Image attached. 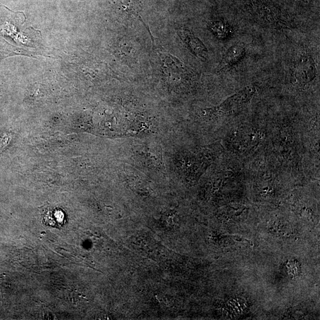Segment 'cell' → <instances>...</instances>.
I'll use <instances>...</instances> for the list:
<instances>
[{"label": "cell", "mask_w": 320, "mask_h": 320, "mask_svg": "<svg viewBox=\"0 0 320 320\" xmlns=\"http://www.w3.org/2000/svg\"><path fill=\"white\" fill-rule=\"evenodd\" d=\"M293 79L295 83L308 84L314 79L316 76L315 65L310 54L307 52H302L295 62Z\"/></svg>", "instance_id": "1"}, {"label": "cell", "mask_w": 320, "mask_h": 320, "mask_svg": "<svg viewBox=\"0 0 320 320\" xmlns=\"http://www.w3.org/2000/svg\"><path fill=\"white\" fill-rule=\"evenodd\" d=\"M179 34L189 50L193 55L198 58L205 59L207 52V48L199 39L193 36L191 31L187 29L180 30L179 31Z\"/></svg>", "instance_id": "2"}, {"label": "cell", "mask_w": 320, "mask_h": 320, "mask_svg": "<svg viewBox=\"0 0 320 320\" xmlns=\"http://www.w3.org/2000/svg\"><path fill=\"white\" fill-rule=\"evenodd\" d=\"M245 53V46L243 44H238L232 46L226 54L220 65V70H223L236 64L243 57Z\"/></svg>", "instance_id": "3"}, {"label": "cell", "mask_w": 320, "mask_h": 320, "mask_svg": "<svg viewBox=\"0 0 320 320\" xmlns=\"http://www.w3.org/2000/svg\"><path fill=\"white\" fill-rule=\"evenodd\" d=\"M260 8L256 10V16H258L260 20H266L267 23L273 24L277 26H286V23H284V20L281 16L279 12H276L275 9L269 8V6L264 5H259Z\"/></svg>", "instance_id": "4"}, {"label": "cell", "mask_w": 320, "mask_h": 320, "mask_svg": "<svg viewBox=\"0 0 320 320\" xmlns=\"http://www.w3.org/2000/svg\"><path fill=\"white\" fill-rule=\"evenodd\" d=\"M44 221L46 224L52 227H59L65 223V214L58 209H49L45 213Z\"/></svg>", "instance_id": "5"}, {"label": "cell", "mask_w": 320, "mask_h": 320, "mask_svg": "<svg viewBox=\"0 0 320 320\" xmlns=\"http://www.w3.org/2000/svg\"><path fill=\"white\" fill-rule=\"evenodd\" d=\"M210 29L220 38L224 39L229 36L231 29L229 25L224 21H216L211 24Z\"/></svg>", "instance_id": "6"}]
</instances>
